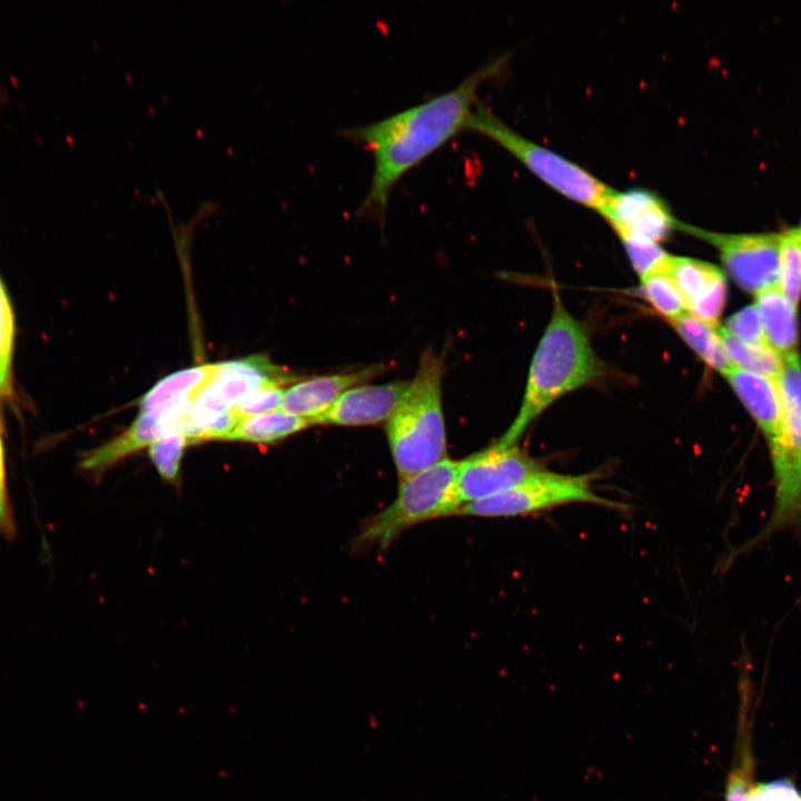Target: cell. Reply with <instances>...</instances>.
Here are the masks:
<instances>
[{"instance_id":"cell-11","label":"cell","mask_w":801,"mask_h":801,"mask_svg":"<svg viewBox=\"0 0 801 801\" xmlns=\"http://www.w3.org/2000/svg\"><path fill=\"white\" fill-rule=\"evenodd\" d=\"M541 466L517 444H495L457 462L456 488L462 505L517 485Z\"/></svg>"},{"instance_id":"cell-6","label":"cell","mask_w":801,"mask_h":801,"mask_svg":"<svg viewBox=\"0 0 801 801\" xmlns=\"http://www.w3.org/2000/svg\"><path fill=\"white\" fill-rule=\"evenodd\" d=\"M591 474H562L538 469L502 493L462 505L457 515L512 517L542 512L567 504H593L624 511L620 502L599 495Z\"/></svg>"},{"instance_id":"cell-1","label":"cell","mask_w":801,"mask_h":801,"mask_svg":"<svg viewBox=\"0 0 801 801\" xmlns=\"http://www.w3.org/2000/svg\"><path fill=\"white\" fill-rule=\"evenodd\" d=\"M503 61L479 67L451 90L379 120L344 128L345 138L373 156V175L358 212L383 219L397 181L412 168L468 128L478 88Z\"/></svg>"},{"instance_id":"cell-12","label":"cell","mask_w":801,"mask_h":801,"mask_svg":"<svg viewBox=\"0 0 801 801\" xmlns=\"http://www.w3.org/2000/svg\"><path fill=\"white\" fill-rule=\"evenodd\" d=\"M597 212L619 238L634 237L657 244L676 230L680 222L659 196L644 189H613Z\"/></svg>"},{"instance_id":"cell-23","label":"cell","mask_w":801,"mask_h":801,"mask_svg":"<svg viewBox=\"0 0 801 801\" xmlns=\"http://www.w3.org/2000/svg\"><path fill=\"white\" fill-rule=\"evenodd\" d=\"M641 295L670 322L686 313L684 299L674 280L666 273L641 278Z\"/></svg>"},{"instance_id":"cell-5","label":"cell","mask_w":801,"mask_h":801,"mask_svg":"<svg viewBox=\"0 0 801 801\" xmlns=\"http://www.w3.org/2000/svg\"><path fill=\"white\" fill-rule=\"evenodd\" d=\"M456 472L457 462L446 456L436 464L400 479L395 500L367 523L357 542L384 548L413 525L457 515L461 503L456 488Z\"/></svg>"},{"instance_id":"cell-26","label":"cell","mask_w":801,"mask_h":801,"mask_svg":"<svg viewBox=\"0 0 801 801\" xmlns=\"http://www.w3.org/2000/svg\"><path fill=\"white\" fill-rule=\"evenodd\" d=\"M13 342V313L7 290L0 279V394H7L10 388Z\"/></svg>"},{"instance_id":"cell-25","label":"cell","mask_w":801,"mask_h":801,"mask_svg":"<svg viewBox=\"0 0 801 801\" xmlns=\"http://www.w3.org/2000/svg\"><path fill=\"white\" fill-rule=\"evenodd\" d=\"M620 239L640 279L652 274H669L673 255L665 251L660 244L634 237Z\"/></svg>"},{"instance_id":"cell-22","label":"cell","mask_w":801,"mask_h":801,"mask_svg":"<svg viewBox=\"0 0 801 801\" xmlns=\"http://www.w3.org/2000/svg\"><path fill=\"white\" fill-rule=\"evenodd\" d=\"M779 288L797 308L801 297V225L781 231Z\"/></svg>"},{"instance_id":"cell-2","label":"cell","mask_w":801,"mask_h":801,"mask_svg":"<svg viewBox=\"0 0 801 801\" xmlns=\"http://www.w3.org/2000/svg\"><path fill=\"white\" fill-rule=\"evenodd\" d=\"M600 374L601 366L585 329L554 289L552 316L533 355L520 411L497 442L517 444L550 405Z\"/></svg>"},{"instance_id":"cell-3","label":"cell","mask_w":801,"mask_h":801,"mask_svg":"<svg viewBox=\"0 0 801 801\" xmlns=\"http://www.w3.org/2000/svg\"><path fill=\"white\" fill-rule=\"evenodd\" d=\"M445 360L431 347L386 422V434L399 479L446 457V428L442 404Z\"/></svg>"},{"instance_id":"cell-14","label":"cell","mask_w":801,"mask_h":801,"mask_svg":"<svg viewBox=\"0 0 801 801\" xmlns=\"http://www.w3.org/2000/svg\"><path fill=\"white\" fill-rule=\"evenodd\" d=\"M409 382L362 384L343 393L315 425L367 426L387 422Z\"/></svg>"},{"instance_id":"cell-4","label":"cell","mask_w":801,"mask_h":801,"mask_svg":"<svg viewBox=\"0 0 801 801\" xmlns=\"http://www.w3.org/2000/svg\"><path fill=\"white\" fill-rule=\"evenodd\" d=\"M467 129L500 145L561 195L595 211L613 190L583 167L514 130L481 100Z\"/></svg>"},{"instance_id":"cell-10","label":"cell","mask_w":801,"mask_h":801,"mask_svg":"<svg viewBox=\"0 0 801 801\" xmlns=\"http://www.w3.org/2000/svg\"><path fill=\"white\" fill-rule=\"evenodd\" d=\"M194 397L140 411L129 427L107 443L81 455L79 468L100 478L109 468L155 442L182 433ZM184 434V433H182Z\"/></svg>"},{"instance_id":"cell-30","label":"cell","mask_w":801,"mask_h":801,"mask_svg":"<svg viewBox=\"0 0 801 801\" xmlns=\"http://www.w3.org/2000/svg\"><path fill=\"white\" fill-rule=\"evenodd\" d=\"M14 533V524L7 493L4 451L0 427V534L7 538H11Z\"/></svg>"},{"instance_id":"cell-19","label":"cell","mask_w":801,"mask_h":801,"mask_svg":"<svg viewBox=\"0 0 801 801\" xmlns=\"http://www.w3.org/2000/svg\"><path fill=\"white\" fill-rule=\"evenodd\" d=\"M215 367L216 364L192 366L165 376L140 398V411L194 397L211 378Z\"/></svg>"},{"instance_id":"cell-9","label":"cell","mask_w":801,"mask_h":801,"mask_svg":"<svg viewBox=\"0 0 801 801\" xmlns=\"http://www.w3.org/2000/svg\"><path fill=\"white\" fill-rule=\"evenodd\" d=\"M678 230L715 247L728 273L744 290L756 294L779 286L781 233H718L683 221Z\"/></svg>"},{"instance_id":"cell-8","label":"cell","mask_w":801,"mask_h":801,"mask_svg":"<svg viewBox=\"0 0 801 801\" xmlns=\"http://www.w3.org/2000/svg\"><path fill=\"white\" fill-rule=\"evenodd\" d=\"M291 380H295L291 374L266 356L216 363L214 375L192 398L182 433L189 441L198 428L230 411L247 393L267 385L283 386Z\"/></svg>"},{"instance_id":"cell-20","label":"cell","mask_w":801,"mask_h":801,"mask_svg":"<svg viewBox=\"0 0 801 801\" xmlns=\"http://www.w3.org/2000/svg\"><path fill=\"white\" fill-rule=\"evenodd\" d=\"M684 343L710 367L724 375L733 366L715 327L698 319L688 312L671 322Z\"/></svg>"},{"instance_id":"cell-15","label":"cell","mask_w":801,"mask_h":801,"mask_svg":"<svg viewBox=\"0 0 801 801\" xmlns=\"http://www.w3.org/2000/svg\"><path fill=\"white\" fill-rule=\"evenodd\" d=\"M385 365H372L354 372L320 375L296 382L285 389L279 409L307 419L315 425L347 389L366 384L378 376Z\"/></svg>"},{"instance_id":"cell-13","label":"cell","mask_w":801,"mask_h":801,"mask_svg":"<svg viewBox=\"0 0 801 801\" xmlns=\"http://www.w3.org/2000/svg\"><path fill=\"white\" fill-rule=\"evenodd\" d=\"M669 275L684 299L686 312L713 327L718 326L728 295L723 273L710 263L673 256Z\"/></svg>"},{"instance_id":"cell-21","label":"cell","mask_w":801,"mask_h":801,"mask_svg":"<svg viewBox=\"0 0 801 801\" xmlns=\"http://www.w3.org/2000/svg\"><path fill=\"white\" fill-rule=\"evenodd\" d=\"M722 346L734 367L778 383L783 358L772 348L754 347L742 343L724 326H715Z\"/></svg>"},{"instance_id":"cell-27","label":"cell","mask_w":801,"mask_h":801,"mask_svg":"<svg viewBox=\"0 0 801 801\" xmlns=\"http://www.w3.org/2000/svg\"><path fill=\"white\" fill-rule=\"evenodd\" d=\"M725 329L744 344L772 348L767 339L755 305L746 306L731 315L725 322Z\"/></svg>"},{"instance_id":"cell-31","label":"cell","mask_w":801,"mask_h":801,"mask_svg":"<svg viewBox=\"0 0 801 801\" xmlns=\"http://www.w3.org/2000/svg\"><path fill=\"white\" fill-rule=\"evenodd\" d=\"M748 801H772L768 797L763 794V792L760 790L759 785H753Z\"/></svg>"},{"instance_id":"cell-18","label":"cell","mask_w":801,"mask_h":801,"mask_svg":"<svg viewBox=\"0 0 801 801\" xmlns=\"http://www.w3.org/2000/svg\"><path fill=\"white\" fill-rule=\"evenodd\" d=\"M310 425L305 418L276 409L240 419L226 441L271 445Z\"/></svg>"},{"instance_id":"cell-28","label":"cell","mask_w":801,"mask_h":801,"mask_svg":"<svg viewBox=\"0 0 801 801\" xmlns=\"http://www.w3.org/2000/svg\"><path fill=\"white\" fill-rule=\"evenodd\" d=\"M284 392V387L279 385H267L256 388L243 396L231 411L243 419L279 409Z\"/></svg>"},{"instance_id":"cell-24","label":"cell","mask_w":801,"mask_h":801,"mask_svg":"<svg viewBox=\"0 0 801 801\" xmlns=\"http://www.w3.org/2000/svg\"><path fill=\"white\" fill-rule=\"evenodd\" d=\"M188 445V438L182 433H177L166 436L148 447V456L165 482L178 485L181 459Z\"/></svg>"},{"instance_id":"cell-17","label":"cell","mask_w":801,"mask_h":801,"mask_svg":"<svg viewBox=\"0 0 801 801\" xmlns=\"http://www.w3.org/2000/svg\"><path fill=\"white\" fill-rule=\"evenodd\" d=\"M770 346L782 357L797 353V308L779 286L755 294V304Z\"/></svg>"},{"instance_id":"cell-16","label":"cell","mask_w":801,"mask_h":801,"mask_svg":"<svg viewBox=\"0 0 801 801\" xmlns=\"http://www.w3.org/2000/svg\"><path fill=\"white\" fill-rule=\"evenodd\" d=\"M764 433L769 446L782 432L783 411L778 383L732 367L723 375Z\"/></svg>"},{"instance_id":"cell-29","label":"cell","mask_w":801,"mask_h":801,"mask_svg":"<svg viewBox=\"0 0 801 801\" xmlns=\"http://www.w3.org/2000/svg\"><path fill=\"white\" fill-rule=\"evenodd\" d=\"M753 765L735 764L729 774L724 801H748L752 784Z\"/></svg>"},{"instance_id":"cell-7","label":"cell","mask_w":801,"mask_h":801,"mask_svg":"<svg viewBox=\"0 0 801 801\" xmlns=\"http://www.w3.org/2000/svg\"><path fill=\"white\" fill-rule=\"evenodd\" d=\"M783 358L778 380L783 426L779 439L770 445L775 498L769 530L792 520L801 507V362L798 353Z\"/></svg>"}]
</instances>
